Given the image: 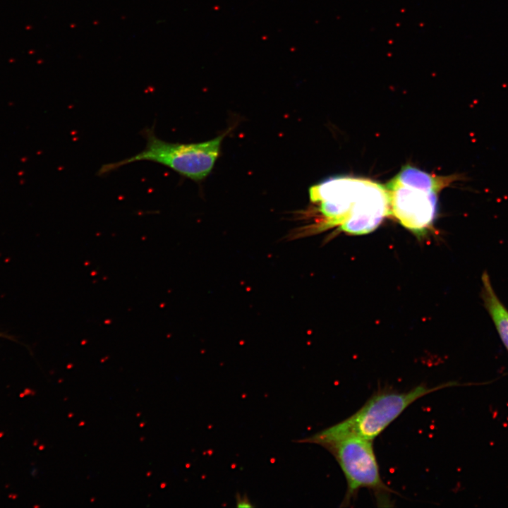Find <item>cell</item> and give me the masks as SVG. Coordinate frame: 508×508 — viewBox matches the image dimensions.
<instances>
[{
	"label": "cell",
	"mask_w": 508,
	"mask_h": 508,
	"mask_svg": "<svg viewBox=\"0 0 508 508\" xmlns=\"http://www.w3.org/2000/svg\"><path fill=\"white\" fill-rule=\"evenodd\" d=\"M146 140L139 153L119 162L104 164L99 175L108 174L119 167L138 161L156 162L195 181L205 179L212 171L219 155L221 143L226 135L201 143H174L159 138L152 128L141 132Z\"/></svg>",
	"instance_id": "277c9868"
},
{
	"label": "cell",
	"mask_w": 508,
	"mask_h": 508,
	"mask_svg": "<svg viewBox=\"0 0 508 508\" xmlns=\"http://www.w3.org/2000/svg\"><path fill=\"white\" fill-rule=\"evenodd\" d=\"M457 179L456 175L436 176L404 167L385 186L390 214L416 234H423L435 219L438 193Z\"/></svg>",
	"instance_id": "3957f363"
},
{
	"label": "cell",
	"mask_w": 508,
	"mask_h": 508,
	"mask_svg": "<svg viewBox=\"0 0 508 508\" xmlns=\"http://www.w3.org/2000/svg\"><path fill=\"white\" fill-rule=\"evenodd\" d=\"M309 198L321 215L320 230L339 226L351 234H365L390 214L385 186L368 179L331 177L311 186Z\"/></svg>",
	"instance_id": "6da1fadb"
},
{
	"label": "cell",
	"mask_w": 508,
	"mask_h": 508,
	"mask_svg": "<svg viewBox=\"0 0 508 508\" xmlns=\"http://www.w3.org/2000/svg\"><path fill=\"white\" fill-rule=\"evenodd\" d=\"M480 298L503 345L508 350V309L495 293L486 271L481 275Z\"/></svg>",
	"instance_id": "8992f818"
},
{
	"label": "cell",
	"mask_w": 508,
	"mask_h": 508,
	"mask_svg": "<svg viewBox=\"0 0 508 508\" xmlns=\"http://www.w3.org/2000/svg\"><path fill=\"white\" fill-rule=\"evenodd\" d=\"M0 335H1V334H0Z\"/></svg>",
	"instance_id": "ba28073f"
},
{
	"label": "cell",
	"mask_w": 508,
	"mask_h": 508,
	"mask_svg": "<svg viewBox=\"0 0 508 508\" xmlns=\"http://www.w3.org/2000/svg\"><path fill=\"white\" fill-rule=\"evenodd\" d=\"M456 385L451 382L429 387L422 384L406 392H377L351 416L301 442L323 447L350 437L373 441L414 401L430 393Z\"/></svg>",
	"instance_id": "7a4b0ae2"
},
{
	"label": "cell",
	"mask_w": 508,
	"mask_h": 508,
	"mask_svg": "<svg viewBox=\"0 0 508 508\" xmlns=\"http://www.w3.org/2000/svg\"><path fill=\"white\" fill-rule=\"evenodd\" d=\"M323 447L334 456L346 480L341 507L349 506L361 488L372 490L378 502L389 505L388 496L394 492L380 476L372 440L350 437Z\"/></svg>",
	"instance_id": "5b68a950"
},
{
	"label": "cell",
	"mask_w": 508,
	"mask_h": 508,
	"mask_svg": "<svg viewBox=\"0 0 508 508\" xmlns=\"http://www.w3.org/2000/svg\"><path fill=\"white\" fill-rule=\"evenodd\" d=\"M236 506L238 507H253V504H250V502L248 499V497L245 495L243 497H241L239 494H237L236 495Z\"/></svg>",
	"instance_id": "52a82bcc"
}]
</instances>
